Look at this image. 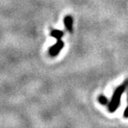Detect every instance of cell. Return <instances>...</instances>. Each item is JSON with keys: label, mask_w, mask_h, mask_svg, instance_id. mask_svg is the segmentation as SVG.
Segmentation results:
<instances>
[{"label": "cell", "mask_w": 128, "mask_h": 128, "mask_svg": "<svg viewBox=\"0 0 128 128\" xmlns=\"http://www.w3.org/2000/svg\"><path fill=\"white\" fill-rule=\"evenodd\" d=\"M124 116L126 117V118H127V117H128V106H126V110H125V112H124Z\"/></svg>", "instance_id": "8992f818"}, {"label": "cell", "mask_w": 128, "mask_h": 128, "mask_svg": "<svg viewBox=\"0 0 128 128\" xmlns=\"http://www.w3.org/2000/svg\"><path fill=\"white\" fill-rule=\"evenodd\" d=\"M128 86V80H126L123 83H122L118 88H116V90L114 91V93L112 95L111 102H109L107 106H108V111L110 112H116V110L120 106V102H121V97L122 95L126 90V86Z\"/></svg>", "instance_id": "6da1fadb"}, {"label": "cell", "mask_w": 128, "mask_h": 128, "mask_svg": "<svg viewBox=\"0 0 128 128\" xmlns=\"http://www.w3.org/2000/svg\"><path fill=\"white\" fill-rule=\"evenodd\" d=\"M63 34H64L63 32L60 31V30H52V32L50 33V35L52 36V37L55 38L57 40H60L61 38H62Z\"/></svg>", "instance_id": "277c9868"}, {"label": "cell", "mask_w": 128, "mask_h": 128, "mask_svg": "<svg viewBox=\"0 0 128 128\" xmlns=\"http://www.w3.org/2000/svg\"><path fill=\"white\" fill-rule=\"evenodd\" d=\"M72 22L73 20L72 16H66L64 18V24H65L66 28L69 32H72Z\"/></svg>", "instance_id": "3957f363"}, {"label": "cell", "mask_w": 128, "mask_h": 128, "mask_svg": "<svg viewBox=\"0 0 128 128\" xmlns=\"http://www.w3.org/2000/svg\"><path fill=\"white\" fill-rule=\"evenodd\" d=\"M98 101L102 105H108V99L103 95L99 96L98 97Z\"/></svg>", "instance_id": "5b68a950"}, {"label": "cell", "mask_w": 128, "mask_h": 128, "mask_svg": "<svg viewBox=\"0 0 128 128\" xmlns=\"http://www.w3.org/2000/svg\"><path fill=\"white\" fill-rule=\"evenodd\" d=\"M63 47H64V42L61 39L58 40L57 42L49 48V55L51 57H56V56H58L60 51L63 48Z\"/></svg>", "instance_id": "7a4b0ae2"}]
</instances>
